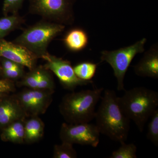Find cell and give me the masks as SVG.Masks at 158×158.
I'll list each match as a JSON object with an SVG mask.
<instances>
[{
    "label": "cell",
    "mask_w": 158,
    "mask_h": 158,
    "mask_svg": "<svg viewBox=\"0 0 158 158\" xmlns=\"http://www.w3.org/2000/svg\"><path fill=\"white\" fill-rule=\"evenodd\" d=\"M29 11L44 19L62 24L73 22L71 0H29Z\"/></svg>",
    "instance_id": "obj_6"
},
{
    "label": "cell",
    "mask_w": 158,
    "mask_h": 158,
    "mask_svg": "<svg viewBox=\"0 0 158 158\" xmlns=\"http://www.w3.org/2000/svg\"><path fill=\"white\" fill-rule=\"evenodd\" d=\"M121 146L112 153L110 158H137V148L133 143H120Z\"/></svg>",
    "instance_id": "obj_20"
},
{
    "label": "cell",
    "mask_w": 158,
    "mask_h": 158,
    "mask_svg": "<svg viewBox=\"0 0 158 158\" xmlns=\"http://www.w3.org/2000/svg\"><path fill=\"white\" fill-rule=\"evenodd\" d=\"M97 66V64L86 61L78 63L73 68L76 75L79 79L91 81L96 73Z\"/></svg>",
    "instance_id": "obj_17"
},
{
    "label": "cell",
    "mask_w": 158,
    "mask_h": 158,
    "mask_svg": "<svg viewBox=\"0 0 158 158\" xmlns=\"http://www.w3.org/2000/svg\"><path fill=\"white\" fill-rule=\"evenodd\" d=\"M118 104L125 116L132 120L140 132H143L148 120L158 107V93L144 87L125 90L118 98Z\"/></svg>",
    "instance_id": "obj_2"
},
{
    "label": "cell",
    "mask_w": 158,
    "mask_h": 158,
    "mask_svg": "<svg viewBox=\"0 0 158 158\" xmlns=\"http://www.w3.org/2000/svg\"><path fill=\"white\" fill-rule=\"evenodd\" d=\"M63 41L69 50L73 52H80L84 49L88 45V35L83 29L75 28L67 32Z\"/></svg>",
    "instance_id": "obj_13"
},
{
    "label": "cell",
    "mask_w": 158,
    "mask_h": 158,
    "mask_svg": "<svg viewBox=\"0 0 158 158\" xmlns=\"http://www.w3.org/2000/svg\"><path fill=\"white\" fill-rule=\"evenodd\" d=\"M46 61L44 67L52 71L59 79L65 89L72 90L77 86L92 83V81H85L77 77L71 63L67 60L51 55L48 52L41 57Z\"/></svg>",
    "instance_id": "obj_9"
},
{
    "label": "cell",
    "mask_w": 158,
    "mask_h": 158,
    "mask_svg": "<svg viewBox=\"0 0 158 158\" xmlns=\"http://www.w3.org/2000/svg\"><path fill=\"white\" fill-rule=\"evenodd\" d=\"M103 90V88H95L65 94L59 109L66 123L71 124L90 123L94 119L96 106Z\"/></svg>",
    "instance_id": "obj_3"
},
{
    "label": "cell",
    "mask_w": 158,
    "mask_h": 158,
    "mask_svg": "<svg viewBox=\"0 0 158 158\" xmlns=\"http://www.w3.org/2000/svg\"><path fill=\"white\" fill-rule=\"evenodd\" d=\"M43 67H35L30 72L24 75L22 79L18 82V86H25L29 88H37V83L39 81Z\"/></svg>",
    "instance_id": "obj_18"
},
{
    "label": "cell",
    "mask_w": 158,
    "mask_h": 158,
    "mask_svg": "<svg viewBox=\"0 0 158 158\" xmlns=\"http://www.w3.org/2000/svg\"><path fill=\"white\" fill-rule=\"evenodd\" d=\"M54 89L29 88L15 95L26 117L44 114L52 101Z\"/></svg>",
    "instance_id": "obj_7"
},
{
    "label": "cell",
    "mask_w": 158,
    "mask_h": 158,
    "mask_svg": "<svg viewBox=\"0 0 158 158\" xmlns=\"http://www.w3.org/2000/svg\"><path fill=\"white\" fill-rule=\"evenodd\" d=\"M138 76L158 78V49L156 44L147 51L137 65L134 66Z\"/></svg>",
    "instance_id": "obj_11"
},
{
    "label": "cell",
    "mask_w": 158,
    "mask_h": 158,
    "mask_svg": "<svg viewBox=\"0 0 158 158\" xmlns=\"http://www.w3.org/2000/svg\"><path fill=\"white\" fill-rule=\"evenodd\" d=\"M2 65L3 69H19L24 67L23 65L6 59L3 60Z\"/></svg>",
    "instance_id": "obj_26"
},
{
    "label": "cell",
    "mask_w": 158,
    "mask_h": 158,
    "mask_svg": "<svg viewBox=\"0 0 158 158\" xmlns=\"http://www.w3.org/2000/svg\"><path fill=\"white\" fill-rule=\"evenodd\" d=\"M118 98L114 90H105L94 118L100 134L121 143L127 140L131 120L120 108Z\"/></svg>",
    "instance_id": "obj_1"
},
{
    "label": "cell",
    "mask_w": 158,
    "mask_h": 158,
    "mask_svg": "<svg viewBox=\"0 0 158 158\" xmlns=\"http://www.w3.org/2000/svg\"><path fill=\"white\" fill-rule=\"evenodd\" d=\"M24 123V142L31 144L39 141L43 137L44 125L38 116L30 117Z\"/></svg>",
    "instance_id": "obj_14"
},
{
    "label": "cell",
    "mask_w": 158,
    "mask_h": 158,
    "mask_svg": "<svg viewBox=\"0 0 158 158\" xmlns=\"http://www.w3.org/2000/svg\"><path fill=\"white\" fill-rule=\"evenodd\" d=\"M26 116L15 98L5 99L0 102V126L6 127Z\"/></svg>",
    "instance_id": "obj_12"
},
{
    "label": "cell",
    "mask_w": 158,
    "mask_h": 158,
    "mask_svg": "<svg viewBox=\"0 0 158 158\" xmlns=\"http://www.w3.org/2000/svg\"><path fill=\"white\" fill-rule=\"evenodd\" d=\"M48 69L43 67L37 88L54 89L55 88L53 79Z\"/></svg>",
    "instance_id": "obj_22"
},
{
    "label": "cell",
    "mask_w": 158,
    "mask_h": 158,
    "mask_svg": "<svg viewBox=\"0 0 158 158\" xmlns=\"http://www.w3.org/2000/svg\"><path fill=\"white\" fill-rule=\"evenodd\" d=\"M147 39L144 38L127 47L112 51L102 52L101 62L109 63L113 68L117 81V90H125L124 79L131 62L136 55L143 52Z\"/></svg>",
    "instance_id": "obj_5"
},
{
    "label": "cell",
    "mask_w": 158,
    "mask_h": 158,
    "mask_svg": "<svg viewBox=\"0 0 158 158\" xmlns=\"http://www.w3.org/2000/svg\"><path fill=\"white\" fill-rule=\"evenodd\" d=\"M100 135V133L96 125L89 123L76 124L64 123L60 131V139L63 142L94 148L97 147L99 143Z\"/></svg>",
    "instance_id": "obj_8"
},
{
    "label": "cell",
    "mask_w": 158,
    "mask_h": 158,
    "mask_svg": "<svg viewBox=\"0 0 158 158\" xmlns=\"http://www.w3.org/2000/svg\"><path fill=\"white\" fill-rule=\"evenodd\" d=\"M0 56L26 66L32 70L36 67L38 57L31 51L14 42L0 39Z\"/></svg>",
    "instance_id": "obj_10"
},
{
    "label": "cell",
    "mask_w": 158,
    "mask_h": 158,
    "mask_svg": "<svg viewBox=\"0 0 158 158\" xmlns=\"http://www.w3.org/2000/svg\"><path fill=\"white\" fill-rule=\"evenodd\" d=\"M24 1V0H5L3 8L4 14L6 16L9 13L18 14L19 10L21 8Z\"/></svg>",
    "instance_id": "obj_23"
},
{
    "label": "cell",
    "mask_w": 158,
    "mask_h": 158,
    "mask_svg": "<svg viewBox=\"0 0 158 158\" xmlns=\"http://www.w3.org/2000/svg\"><path fill=\"white\" fill-rule=\"evenodd\" d=\"M65 28L64 25L44 19L25 29L13 42L25 47L38 58H41L47 53L50 43Z\"/></svg>",
    "instance_id": "obj_4"
},
{
    "label": "cell",
    "mask_w": 158,
    "mask_h": 158,
    "mask_svg": "<svg viewBox=\"0 0 158 158\" xmlns=\"http://www.w3.org/2000/svg\"><path fill=\"white\" fill-rule=\"evenodd\" d=\"M23 121L24 120L15 121L4 128L1 135L2 140L16 144H22L25 142Z\"/></svg>",
    "instance_id": "obj_15"
},
{
    "label": "cell",
    "mask_w": 158,
    "mask_h": 158,
    "mask_svg": "<svg viewBox=\"0 0 158 158\" xmlns=\"http://www.w3.org/2000/svg\"><path fill=\"white\" fill-rule=\"evenodd\" d=\"M24 68L15 69H3V73L6 77L11 79H18L24 75Z\"/></svg>",
    "instance_id": "obj_24"
},
{
    "label": "cell",
    "mask_w": 158,
    "mask_h": 158,
    "mask_svg": "<svg viewBox=\"0 0 158 158\" xmlns=\"http://www.w3.org/2000/svg\"><path fill=\"white\" fill-rule=\"evenodd\" d=\"M0 94H1V93H0Z\"/></svg>",
    "instance_id": "obj_27"
},
{
    "label": "cell",
    "mask_w": 158,
    "mask_h": 158,
    "mask_svg": "<svg viewBox=\"0 0 158 158\" xmlns=\"http://www.w3.org/2000/svg\"><path fill=\"white\" fill-rule=\"evenodd\" d=\"M148 125L147 137L156 146H158V109L155 111L151 116Z\"/></svg>",
    "instance_id": "obj_21"
},
{
    "label": "cell",
    "mask_w": 158,
    "mask_h": 158,
    "mask_svg": "<svg viewBox=\"0 0 158 158\" xmlns=\"http://www.w3.org/2000/svg\"><path fill=\"white\" fill-rule=\"evenodd\" d=\"M15 90L13 82L10 80H0V93L11 92Z\"/></svg>",
    "instance_id": "obj_25"
},
{
    "label": "cell",
    "mask_w": 158,
    "mask_h": 158,
    "mask_svg": "<svg viewBox=\"0 0 158 158\" xmlns=\"http://www.w3.org/2000/svg\"><path fill=\"white\" fill-rule=\"evenodd\" d=\"M24 22L23 18L18 14L0 19V39H3L11 31L20 28Z\"/></svg>",
    "instance_id": "obj_16"
},
{
    "label": "cell",
    "mask_w": 158,
    "mask_h": 158,
    "mask_svg": "<svg viewBox=\"0 0 158 158\" xmlns=\"http://www.w3.org/2000/svg\"><path fill=\"white\" fill-rule=\"evenodd\" d=\"M73 144L63 142L60 144L55 145L54 148V158H76L77 155L73 148Z\"/></svg>",
    "instance_id": "obj_19"
}]
</instances>
